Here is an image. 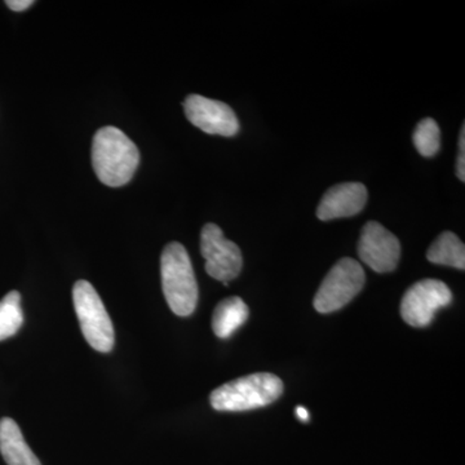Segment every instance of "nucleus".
<instances>
[{"label": "nucleus", "mask_w": 465, "mask_h": 465, "mask_svg": "<svg viewBox=\"0 0 465 465\" xmlns=\"http://www.w3.org/2000/svg\"><path fill=\"white\" fill-rule=\"evenodd\" d=\"M140 163L137 146L116 127H103L92 143V164L101 183L112 188L131 182Z\"/></svg>", "instance_id": "f257e3e1"}, {"label": "nucleus", "mask_w": 465, "mask_h": 465, "mask_svg": "<svg viewBox=\"0 0 465 465\" xmlns=\"http://www.w3.org/2000/svg\"><path fill=\"white\" fill-rule=\"evenodd\" d=\"M162 289L176 316L188 317L198 304V283L189 253L179 242L164 247L161 258Z\"/></svg>", "instance_id": "f03ea898"}, {"label": "nucleus", "mask_w": 465, "mask_h": 465, "mask_svg": "<svg viewBox=\"0 0 465 465\" xmlns=\"http://www.w3.org/2000/svg\"><path fill=\"white\" fill-rule=\"evenodd\" d=\"M282 393L283 382L277 375L259 372L235 379L217 388L211 393L210 402L216 411H249L271 405Z\"/></svg>", "instance_id": "7ed1b4c3"}, {"label": "nucleus", "mask_w": 465, "mask_h": 465, "mask_svg": "<svg viewBox=\"0 0 465 465\" xmlns=\"http://www.w3.org/2000/svg\"><path fill=\"white\" fill-rule=\"evenodd\" d=\"M73 302L85 341L94 351L109 353L114 348L115 333L105 305L87 281L73 287Z\"/></svg>", "instance_id": "20e7f679"}, {"label": "nucleus", "mask_w": 465, "mask_h": 465, "mask_svg": "<svg viewBox=\"0 0 465 465\" xmlns=\"http://www.w3.org/2000/svg\"><path fill=\"white\" fill-rule=\"evenodd\" d=\"M365 282V271L356 260H339L321 283L314 296V308L323 314L339 311L356 298Z\"/></svg>", "instance_id": "39448f33"}, {"label": "nucleus", "mask_w": 465, "mask_h": 465, "mask_svg": "<svg viewBox=\"0 0 465 465\" xmlns=\"http://www.w3.org/2000/svg\"><path fill=\"white\" fill-rule=\"evenodd\" d=\"M201 252L206 260L208 275L224 282L225 286L240 275L243 259L240 247L226 240L224 232L216 224H206L201 232Z\"/></svg>", "instance_id": "423d86ee"}, {"label": "nucleus", "mask_w": 465, "mask_h": 465, "mask_svg": "<svg viewBox=\"0 0 465 465\" xmlns=\"http://www.w3.org/2000/svg\"><path fill=\"white\" fill-rule=\"evenodd\" d=\"M452 293L439 280L416 282L406 291L401 302V316L412 327H427L433 322L440 309L449 307Z\"/></svg>", "instance_id": "0eeeda50"}, {"label": "nucleus", "mask_w": 465, "mask_h": 465, "mask_svg": "<svg viewBox=\"0 0 465 465\" xmlns=\"http://www.w3.org/2000/svg\"><path fill=\"white\" fill-rule=\"evenodd\" d=\"M358 253L361 260L372 271L378 273H390L399 265V238L379 223H367L358 242Z\"/></svg>", "instance_id": "6e6552de"}, {"label": "nucleus", "mask_w": 465, "mask_h": 465, "mask_svg": "<svg viewBox=\"0 0 465 465\" xmlns=\"http://www.w3.org/2000/svg\"><path fill=\"white\" fill-rule=\"evenodd\" d=\"M186 118L203 133L235 136L240 131V122L231 106L200 94H191L183 101Z\"/></svg>", "instance_id": "1a4fd4ad"}, {"label": "nucleus", "mask_w": 465, "mask_h": 465, "mask_svg": "<svg viewBox=\"0 0 465 465\" xmlns=\"http://www.w3.org/2000/svg\"><path fill=\"white\" fill-rule=\"evenodd\" d=\"M367 189L361 183H344L324 193L317 208L318 219L322 222L357 215L366 206Z\"/></svg>", "instance_id": "9d476101"}, {"label": "nucleus", "mask_w": 465, "mask_h": 465, "mask_svg": "<svg viewBox=\"0 0 465 465\" xmlns=\"http://www.w3.org/2000/svg\"><path fill=\"white\" fill-rule=\"evenodd\" d=\"M0 454L8 465H42L11 418L0 419Z\"/></svg>", "instance_id": "9b49d317"}, {"label": "nucleus", "mask_w": 465, "mask_h": 465, "mask_svg": "<svg viewBox=\"0 0 465 465\" xmlns=\"http://www.w3.org/2000/svg\"><path fill=\"white\" fill-rule=\"evenodd\" d=\"M250 311L246 302L238 296H232L217 304L213 316V330L217 338L228 339L249 320Z\"/></svg>", "instance_id": "f8f14e48"}, {"label": "nucleus", "mask_w": 465, "mask_h": 465, "mask_svg": "<svg viewBox=\"0 0 465 465\" xmlns=\"http://www.w3.org/2000/svg\"><path fill=\"white\" fill-rule=\"evenodd\" d=\"M427 259L437 265L465 269V246L452 232H443L427 251Z\"/></svg>", "instance_id": "ddd939ff"}, {"label": "nucleus", "mask_w": 465, "mask_h": 465, "mask_svg": "<svg viewBox=\"0 0 465 465\" xmlns=\"http://www.w3.org/2000/svg\"><path fill=\"white\" fill-rule=\"evenodd\" d=\"M23 323L20 292L11 291L0 302V341L16 335Z\"/></svg>", "instance_id": "4468645a"}, {"label": "nucleus", "mask_w": 465, "mask_h": 465, "mask_svg": "<svg viewBox=\"0 0 465 465\" xmlns=\"http://www.w3.org/2000/svg\"><path fill=\"white\" fill-rule=\"evenodd\" d=\"M415 148L423 157L430 158L439 153L440 146V131L439 124L432 118H425L416 125L414 133Z\"/></svg>", "instance_id": "2eb2a0df"}, {"label": "nucleus", "mask_w": 465, "mask_h": 465, "mask_svg": "<svg viewBox=\"0 0 465 465\" xmlns=\"http://www.w3.org/2000/svg\"><path fill=\"white\" fill-rule=\"evenodd\" d=\"M457 174L459 179L464 183L465 180V125L461 127L459 136V154L457 161Z\"/></svg>", "instance_id": "dca6fc26"}, {"label": "nucleus", "mask_w": 465, "mask_h": 465, "mask_svg": "<svg viewBox=\"0 0 465 465\" xmlns=\"http://www.w3.org/2000/svg\"><path fill=\"white\" fill-rule=\"evenodd\" d=\"M5 5H8L9 9L15 12H23L25 9L32 7L34 5L33 0H7Z\"/></svg>", "instance_id": "f3484780"}, {"label": "nucleus", "mask_w": 465, "mask_h": 465, "mask_svg": "<svg viewBox=\"0 0 465 465\" xmlns=\"http://www.w3.org/2000/svg\"><path fill=\"white\" fill-rule=\"evenodd\" d=\"M296 416H298V418L302 421L309 420V412H308L307 409H304V407H302V406L296 407Z\"/></svg>", "instance_id": "a211bd4d"}]
</instances>
